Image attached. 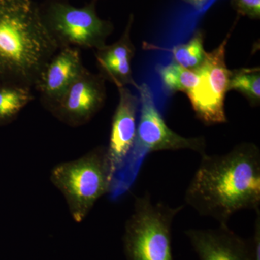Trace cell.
Wrapping results in <instances>:
<instances>
[{"label": "cell", "instance_id": "8", "mask_svg": "<svg viewBox=\"0 0 260 260\" xmlns=\"http://www.w3.org/2000/svg\"><path fill=\"white\" fill-rule=\"evenodd\" d=\"M107 98L106 80L88 69L70 87L50 113L72 127L85 125L96 115Z\"/></svg>", "mask_w": 260, "mask_h": 260}, {"label": "cell", "instance_id": "20", "mask_svg": "<svg viewBox=\"0 0 260 260\" xmlns=\"http://www.w3.org/2000/svg\"><path fill=\"white\" fill-rule=\"evenodd\" d=\"M95 1H99V0H95Z\"/></svg>", "mask_w": 260, "mask_h": 260}, {"label": "cell", "instance_id": "5", "mask_svg": "<svg viewBox=\"0 0 260 260\" xmlns=\"http://www.w3.org/2000/svg\"><path fill=\"white\" fill-rule=\"evenodd\" d=\"M184 205L172 207L153 201L149 193L138 197L124 226L126 260H174L172 233L174 219Z\"/></svg>", "mask_w": 260, "mask_h": 260}, {"label": "cell", "instance_id": "9", "mask_svg": "<svg viewBox=\"0 0 260 260\" xmlns=\"http://www.w3.org/2000/svg\"><path fill=\"white\" fill-rule=\"evenodd\" d=\"M117 89L119 102L113 115L109 145L106 147L113 184L125 167L134 148L140 111L138 95L128 87Z\"/></svg>", "mask_w": 260, "mask_h": 260}, {"label": "cell", "instance_id": "7", "mask_svg": "<svg viewBox=\"0 0 260 260\" xmlns=\"http://www.w3.org/2000/svg\"><path fill=\"white\" fill-rule=\"evenodd\" d=\"M233 29L218 47L206 51L204 61L195 69L199 74V82L186 93L195 116L205 125L224 124L228 121L225 99L231 70L225 62V51Z\"/></svg>", "mask_w": 260, "mask_h": 260}, {"label": "cell", "instance_id": "3", "mask_svg": "<svg viewBox=\"0 0 260 260\" xmlns=\"http://www.w3.org/2000/svg\"><path fill=\"white\" fill-rule=\"evenodd\" d=\"M137 90L139 93L140 111L136 140L125 167L113 184L110 194L112 199H117L128 190L136 177L140 162L146 154L180 150H192L200 155L206 153L204 137L186 138L167 125L148 84L142 83Z\"/></svg>", "mask_w": 260, "mask_h": 260}, {"label": "cell", "instance_id": "2", "mask_svg": "<svg viewBox=\"0 0 260 260\" xmlns=\"http://www.w3.org/2000/svg\"><path fill=\"white\" fill-rule=\"evenodd\" d=\"M59 50L32 0H0V81L35 88Z\"/></svg>", "mask_w": 260, "mask_h": 260}, {"label": "cell", "instance_id": "14", "mask_svg": "<svg viewBox=\"0 0 260 260\" xmlns=\"http://www.w3.org/2000/svg\"><path fill=\"white\" fill-rule=\"evenodd\" d=\"M164 93L173 95L181 92L186 93L199 82V74L195 70L186 69L172 60L167 64H158L155 68Z\"/></svg>", "mask_w": 260, "mask_h": 260}, {"label": "cell", "instance_id": "12", "mask_svg": "<svg viewBox=\"0 0 260 260\" xmlns=\"http://www.w3.org/2000/svg\"><path fill=\"white\" fill-rule=\"evenodd\" d=\"M200 260H249L248 243L228 225L185 232Z\"/></svg>", "mask_w": 260, "mask_h": 260}, {"label": "cell", "instance_id": "19", "mask_svg": "<svg viewBox=\"0 0 260 260\" xmlns=\"http://www.w3.org/2000/svg\"><path fill=\"white\" fill-rule=\"evenodd\" d=\"M186 4L189 5L196 11H202L205 9L210 0H181Z\"/></svg>", "mask_w": 260, "mask_h": 260}, {"label": "cell", "instance_id": "13", "mask_svg": "<svg viewBox=\"0 0 260 260\" xmlns=\"http://www.w3.org/2000/svg\"><path fill=\"white\" fill-rule=\"evenodd\" d=\"M34 99L32 89L17 84H0V126L15 120Z\"/></svg>", "mask_w": 260, "mask_h": 260}, {"label": "cell", "instance_id": "1", "mask_svg": "<svg viewBox=\"0 0 260 260\" xmlns=\"http://www.w3.org/2000/svg\"><path fill=\"white\" fill-rule=\"evenodd\" d=\"M200 165L187 186L186 205L201 216L228 225L244 210L260 206V150L244 142L222 155H200Z\"/></svg>", "mask_w": 260, "mask_h": 260}, {"label": "cell", "instance_id": "15", "mask_svg": "<svg viewBox=\"0 0 260 260\" xmlns=\"http://www.w3.org/2000/svg\"><path fill=\"white\" fill-rule=\"evenodd\" d=\"M205 32L203 29L195 30L189 42L178 44L172 49H166L172 54V60L186 69L195 70L204 61L206 51L204 49Z\"/></svg>", "mask_w": 260, "mask_h": 260}, {"label": "cell", "instance_id": "11", "mask_svg": "<svg viewBox=\"0 0 260 260\" xmlns=\"http://www.w3.org/2000/svg\"><path fill=\"white\" fill-rule=\"evenodd\" d=\"M134 19V15L130 14L122 35L116 42L95 50L99 74L116 88L131 85L137 89L139 85L133 78L132 70V61L136 53L131 39Z\"/></svg>", "mask_w": 260, "mask_h": 260}, {"label": "cell", "instance_id": "6", "mask_svg": "<svg viewBox=\"0 0 260 260\" xmlns=\"http://www.w3.org/2000/svg\"><path fill=\"white\" fill-rule=\"evenodd\" d=\"M95 0L77 8L65 0H48L40 8L43 22L59 49L64 47L97 49L107 44L114 24L101 18Z\"/></svg>", "mask_w": 260, "mask_h": 260}, {"label": "cell", "instance_id": "10", "mask_svg": "<svg viewBox=\"0 0 260 260\" xmlns=\"http://www.w3.org/2000/svg\"><path fill=\"white\" fill-rule=\"evenodd\" d=\"M86 70L78 48L64 47L56 51L35 87L43 107L50 112Z\"/></svg>", "mask_w": 260, "mask_h": 260}, {"label": "cell", "instance_id": "16", "mask_svg": "<svg viewBox=\"0 0 260 260\" xmlns=\"http://www.w3.org/2000/svg\"><path fill=\"white\" fill-rule=\"evenodd\" d=\"M242 94L251 107L260 104V69L259 67L231 70L229 92Z\"/></svg>", "mask_w": 260, "mask_h": 260}, {"label": "cell", "instance_id": "17", "mask_svg": "<svg viewBox=\"0 0 260 260\" xmlns=\"http://www.w3.org/2000/svg\"><path fill=\"white\" fill-rule=\"evenodd\" d=\"M230 4L238 15L259 20L260 0H230Z\"/></svg>", "mask_w": 260, "mask_h": 260}, {"label": "cell", "instance_id": "18", "mask_svg": "<svg viewBox=\"0 0 260 260\" xmlns=\"http://www.w3.org/2000/svg\"><path fill=\"white\" fill-rule=\"evenodd\" d=\"M254 234L248 243L249 259L260 260V209L256 210Z\"/></svg>", "mask_w": 260, "mask_h": 260}, {"label": "cell", "instance_id": "4", "mask_svg": "<svg viewBox=\"0 0 260 260\" xmlns=\"http://www.w3.org/2000/svg\"><path fill=\"white\" fill-rule=\"evenodd\" d=\"M50 180L64 197L73 220L81 223L98 200L112 191L107 148L99 146L80 158L58 164L51 170Z\"/></svg>", "mask_w": 260, "mask_h": 260}]
</instances>
